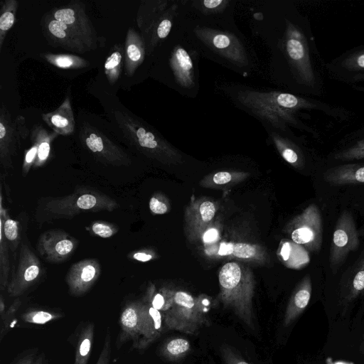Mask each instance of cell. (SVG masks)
I'll return each mask as SVG.
<instances>
[{"label":"cell","mask_w":364,"mask_h":364,"mask_svg":"<svg viewBox=\"0 0 364 364\" xmlns=\"http://www.w3.org/2000/svg\"><path fill=\"white\" fill-rule=\"evenodd\" d=\"M252 11L250 29L268 49L270 80L295 95H322L326 63L308 17L290 0L262 1Z\"/></svg>","instance_id":"6da1fadb"},{"label":"cell","mask_w":364,"mask_h":364,"mask_svg":"<svg viewBox=\"0 0 364 364\" xmlns=\"http://www.w3.org/2000/svg\"><path fill=\"white\" fill-rule=\"evenodd\" d=\"M218 90L237 108L255 117L265 130L296 134L294 129L320 136V132L304 122L310 114H325L342 122L349 112L316 98L287 91L260 89L237 82H221Z\"/></svg>","instance_id":"7a4b0ae2"},{"label":"cell","mask_w":364,"mask_h":364,"mask_svg":"<svg viewBox=\"0 0 364 364\" xmlns=\"http://www.w3.org/2000/svg\"><path fill=\"white\" fill-rule=\"evenodd\" d=\"M180 26L200 57L246 77L259 68L255 51L236 25L198 21L183 11Z\"/></svg>","instance_id":"3957f363"},{"label":"cell","mask_w":364,"mask_h":364,"mask_svg":"<svg viewBox=\"0 0 364 364\" xmlns=\"http://www.w3.org/2000/svg\"><path fill=\"white\" fill-rule=\"evenodd\" d=\"M166 40L168 85L182 96L196 97L200 90L199 53L186 36L180 23Z\"/></svg>","instance_id":"277c9868"},{"label":"cell","mask_w":364,"mask_h":364,"mask_svg":"<svg viewBox=\"0 0 364 364\" xmlns=\"http://www.w3.org/2000/svg\"><path fill=\"white\" fill-rule=\"evenodd\" d=\"M220 299L225 308L231 309L249 328L255 330L252 299L253 287L243 278L236 262L224 264L219 272Z\"/></svg>","instance_id":"5b68a950"},{"label":"cell","mask_w":364,"mask_h":364,"mask_svg":"<svg viewBox=\"0 0 364 364\" xmlns=\"http://www.w3.org/2000/svg\"><path fill=\"white\" fill-rule=\"evenodd\" d=\"M209 304L208 299H196L182 291L175 292L171 309L164 314L166 330L197 333L201 328L210 324L208 316Z\"/></svg>","instance_id":"8992f818"},{"label":"cell","mask_w":364,"mask_h":364,"mask_svg":"<svg viewBox=\"0 0 364 364\" xmlns=\"http://www.w3.org/2000/svg\"><path fill=\"white\" fill-rule=\"evenodd\" d=\"M119 206L115 200L92 189H79L60 198H53L46 204V210L57 215L73 216L87 212L113 211Z\"/></svg>","instance_id":"52a82bcc"},{"label":"cell","mask_w":364,"mask_h":364,"mask_svg":"<svg viewBox=\"0 0 364 364\" xmlns=\"http://www.w3.org/2000/svg\"><path fill=\"white\" fill-rule=\"evenodd\" d=\"M360 245L358 230L352 214L345 210L339 215L333 233L329 252V265L336 273L348 255Z\"/></svg>","instance_id":"ba28073f"},{"label":"cell","mask_w":364,"mask_h":364,"mask_svg":"<svg viewBox=\"0 0 364 364\" xmlns=\"http://www.w3.org/2000/svg\"><path fill=\"white\" fill-rule=\"evenodd\" d=\"M236 0H181L185 16L200 21L220 25H236Z\"/></svg>","instance_id":"9c48e42d"},{"label":"cell","mask_w":364,"mask_h":364,"mask_svg":"<svg viewBox=\"0 0 364 364\" xmlns=\"http://www.w3.org/2000/svg\"><path fill=\"white\" fill-rule=\"evenodd\" d=\"M291 237L309 250L318 252L323 241V223L321 212L315 204L309 205L294 220Z\"/></svg>","instance_id":"30bf717a"},{"label":"cell","mask_w":364,"mask_h":364,"mask_svg":"<svg viewBox=\"0 0 364 364\" xmlns=\"http://www.w3.org/2000/svg\"><path fill=\"white\" fill-rule=\"evenodd\" d=\"M41 264L25 243H21L18 264L14 269L7 287L10 296L18 297L34 284L41 277Z\"/></svg>","instance_id":"8fae6325"},{"label":"cell","mask_w":364,"mask_h":364,"mask_svg":"<svg viewBox=\"0 0 364 364\" xmlns=\"http://www.w3.org/2000/svg\"><path fill=\"white\" fill-rule=\"evenodd\" d=\"M76 246L75 239L64 230H50L39 237L37 250L45 260L56 263L67 259Z\"/></svg>","instance_id":"7c38bea8"},{"label":"cell","mask_w":364,"mask_h":364,"mask_svg":"<svg viewBox=\"0 0 364 364\" xmlns=\"http://www.w3.org/2000/svg\"><path fill=\"white\" fill-rule=\"evenodd\" d=\"M100 274V265L95 259H85L74 263L66 276L69 292L74 296L87 293Z\"/></svg>","instance_id":"4fadbf2b"},{"label":"cell","mask_w":364,"mask_h":364,"mask_svg":"<svg viewBox=\"0 0 364 364\" xmlns=\"http://www.w3.org/2000/svg\"><path fill=\"white\" fill-rule=\"evenodd\" d=\"M325 67L331 77L347 83L353 77L364 73V46L345 52L326 63Z\"/></svg>","instance_id":"5bb4252c"},{"label":"cell","mask_w":364,"mask_h":364,"mask_svg":"<svg viewBox=\"0 0 364 364\" xmlns=\"http://www.w3.org/2000/svg\"><path fill=\"white\" fill-rule=\"evenodd\" d=\"M164 314L143 301L141 309L139 337L132 344L134 348L143 350L159 338L164 331Z\"/></svg>","instance_id":"9a60e30c"},{"label":"cell","mask_w":364,"mask_h":364,"mask_svg":"<svg viewBox=\"0 0 364 364\" xmlns=\"http://www.w3.org/2000/svg\"><path fill=\"white\" fill-rule=\"evenodd\" d=\"M136 141L143 151L160 161H176L181 155L156 131L138 127L135 131Z\"/></svg>","instance_id":"2e32d148"},{"label":"cell","mask_w":364,"mask_h":364,"mask_svg":"<svg viewBox=\"0 0 364 364\" xmlns=\"http://www.w3.org/2000/svg\"><path fill=\"white\" fill-rule=\"evenodd\" d=\"M364 291V251L343 273L340 282V301L348 304Z\"/></svg>","instance_id":"e0dca14e"},{"label":"cell","mask_w":364,"mask_h":364,"mask_svg":"<svg viewBox=\"0 0 364 364\" xmlns=\"http://www.w3.org/2000/svg\"><path fill=\"white\" fill-rule=\"evenodd\" d=\"M141 301H132L123 307L119 317V333L117 338L119 348L128 341L134 343L139 337Z\"/></svg>","instance_id":"ac0fdd59"},{"label":"cell","mask_w":364,"mask_h":364,"mask_svg":"<svg viewBox=\"0 0 364 364\" xmlns=\"http://www.w3.org/2000/svg\"><path fill=\"white\" fill-rule=\"evenodd\" d=\"M323 179L333 186L364 183V163H348L328 168Z\"/></svg>","instance_id":"d6986e66"},{"label":"cell","mask_w":364,"mask_h":364,"mask_svg":"<svg viewBox=\"0 0 364 364\" xmlns=\"http://www.w3.org/2000/svg\"><path fill=\"white\" fill-rule=\"evenodd\" d=\"M330 158L338 162L364 159V126L348 133Z\"/></svg>","instance_id":"ffe728a7"},{"label":"cell","mask_w":364,"mask_h":364,"mask_svg":"<svg viewBox=\"0 0 364 364\" xmlns=\"http://www.w3.org/2000/svg\"><path fill=\"white\" fill-rule=\"evenodd\" d=\"M312 291L311 280L306 275L297 286L287 306L284 316V326H289L308 306Z\"/></svg>","instance_id":"44dd1931"},{"label":"cell","mask_w":364,"mask_h":364,"mask_svg":"<svg viewBox=\"0 0 364 364\" xmlns=\"http://www.w3.org/2000/svg\"><path fill=\"white\" fill-rule=\"evenodd\" d=\"M95 324L82 321L75 333V358L73 364H87L92 348Z\"/></svg>","instance_id":"7402d4cb"},{"label":"cell","mask_w":364,"mask_h":364,"mask_svg":"<svg viewBox=\"0 0 364 364\" xmlns=\"http://www.w3.org/2000/svg\"><path fill=\"white\" fill-rule=\"evenodd\" d=\"M87 148L105 161L114 165H126L129 163L127 156L113 146H108L103 139L95 133H91L85 140Z\"/></svg>","instance_id":"603a6c76"},{"label":"cell","mask_w":364,"mask_h":364,"mask_svg":"<svg viewBox=\"0 0 364 364\" xmlns=\"http://www.w3.org/2000/svg\"><path fill=\"white\" fill-rule=\"evenodd\" d=\"M189 341L181 337L166 341L161 346L160 355L170 361H176L184 358L191 350Z\"/></svg>","instance_id":"cb8c5ba5"},{"label":"cell","mask_w":364,"mask_h":364,"mask_svg":"<svg viewBox=\"0 0 364 364\" xmlns=\"http://www.w3.org/2000/svg\"><path fill=\"white\" fill-rule=\"evenodd\" d=\"M64 315L61 312L41 309H31L21 314V320L29 324L43 325L60 319Z\"/></svg>","instance_id":"d4e9b609"},{"label":"cell","mask_w":364,"mask_h":364,"mask_svg":"<svg viewBox=\"0 0 364 364\" xmlns=\"http://www.w3.org/2000/svg\"><path fill=\"white\" fill-rule=\"evenodd\" d=\"M173 292L169 290L154 292L152 289H150L146 293L144 301L164 314L171 309L173 302Z\"/></svg>","instance_id":"484cf974"},{"label":"cell","mask_w":364,"mask_h":364,"mask_svg":"<svg viewBox=\"0 0 364 364\" xmlns=\"http://www.w3.org/2000/svg\"><path fill=\"white\" fill-rule=\"evenodd\" d=\"M5 220L1 217V230L2 231L7 243H10V248L14 251L20 240L18 223L5 214Z\"/></svg>","instance_id":"4316f807"},{"label":"cell","mask_w":364,"mask_h":364,"mask_svg":"<svg viewBox=\"0 0 364 364\" xmlns=\"http://www.w3.org/2000/svg\"><path fill=\"white\" fill-rule=\"evenodd\" d=\"M8 243L1 230V245H0V287L4 291L7 289L9 284V273L10 264L9 259Z\"/></svg>","instance_id":"83f0119b"},{"label":"cell","mask_w":364,"mask_h":364,"mask_svg":"<svg viewBox=\"0 0 364 364\" xmlns=\"http://www.w3.org/2000/svg\"><path fill=\"white\" fill-rule=\"evenodd\" d=\"M21 305V300L17 297L11 305L6 310L0 314V341H2L4 337L9 332L11 323L16 317V314Z\"/></svg>","instance_id":"f1b7e54d"},{"label":"cell","mask_w":364,"mask_h":364,"mask_svg":"<svg viewBox=\"0 0 364 364\" xmlns=\"http://www.w3.org/2000/svg\"><path fill=\"white\" fill-rule=\"evenodd\" d=\"M87 229L94 235L102 238L110 237L118 231V228L114 224L103 221L93 222Z\"/></svg>","instance_id":"f546056e"},{"label":"cell","mask_w":364,"mask_h":364,"mask_svg":"<svg viewBox=\"0 0 364 364\" xmlns=\"http://www.w3.org/2000/svg\"><path fill=\"white\" fill-rule=\"evenodd\" d=\"M220 353L224 364H251L227 344L221 346Z\"/></svg>","instance_id":"4dcf8cb0"},{"label":"cell","mask_w":364,"mask_h":364,"mask_svg":"<svg viewBox=\"0 0 364 364\" xmlns=\"http://www.w3.org/2000/svg\"><path fill=\"white\" fill-rule=\"evenodd\" d=\"M111 333L109 328H107L105 333L104 343L95 364H109L112 353Z\"/></svg>","instance_id":"1f68e13d"},{"label":"cell","mask_w":364,"mask_h":364,"mask_svg":"<svg viewBox=\"0 0 364 364\" xmlns=\"http://www.w3.org/2000/svg\"><path fill=\"white\" fill-rule=\"evenodd\" d=\"M255 247L251 245L246 243L234 244L232 254L238 258H250L255 256Z\"/></svg>","instance_id":"d6a6232c"},{"label":"cell","mask_w":364,"mask_h":364,"mask_svg":"<svg viewBox=\"0 0 364 364\" xmlns=\"http://www.w3.org/2000/svg\"><path fill=\"white\" fill-rule=\"evenodd\" d=\"M55 20L66 25H72L75 21V12L71 9H62L55 13Z\"/></svg>","instance_id":"836d02e7"},{"label":"cell","mask_w":364,"mask_h":364,"mask_svg":"<svg viewBox=\"0 0 364 364\" xmlns=\"http://www.w3.org/2000/svg\"><path fill=\"white\" fill-rule=\"evenodd\" d=\"M199 211L202 220L205 223H208L213 218L215 213V208L212 202L208 200L204 201L200 205Z\"/></svg>","instance_id":"e575fe53"},{"label":"cell","mask_w":364,"mask_h":364,"mask_svg":"<svg viewBox=\"0 0 364 364\" xmlns=\"http://www.w3.org/2000/svg\"><path fill=\"white\" fill-rule=\"evenodd\" d=\"M48 29L56 38H64L67 34L68 25L55 19L49 23Z\"/></svg>","instance_id":"d590c367"},{"label":"cell","mask_w":364,"mask_h":364,"mask_svg":"<svg viewBox=\"0 0 364 364\" xmlns=\"http://www.w3.org/2000/svg\"><path fill=\"white\" fill-rule=\"evenodd\" d=\"M149 208L154 214H164L168 211L166 204L156 196L151 198L149 200Z\"/></svg>","instance_id":"8d00e7d4"},{"label":"cell","mask_w":364,"mask_h":364,"mask_svg":"<svg viewBox=\"0 0 364 364\" xmlns=\"http://www.w3.org/2000/svg\"><path fill=\"white\" fill-rule=\"evenodd\" d=\"M50 153V145L47 141L42 142L38 147L37 157L38 159L35 163V166H39L48 158Z\"/></svg>","instance_id":"74e56055"},{"label":"cell","mask_w":364,"mask_h":364,"mask_svg":"<svg viewBox=\"0 0 364 364\" xmlns=\"http://www.w3.org/2000/svg\"><path fill=\"white\" fill-rule=\"evenodd\" d=\"M37 349H31L23 353L14 364H34L38 356Z\"/></svg>","instance_id":"f35d334b"},{"label":"cell","mask_w":364,"mask_h":364,"mask_svg":"<svg viewBox=\"0 0 364 364\" xmlns=\"http://www.w3.org/2000/svg\"><path fill=\"white\" fill-rule=\"evenodd\" d=\"M14 16L13 13L6 11L1 14L0 17V28L6 31L9 30L14 24Z\"/></svg>","instance_id":"ab89813d"},{"label":"cell","mask_w":364,"mask_h":364,"mask_svg":"<svg viewBox=\"0 0 364 364\" xmlns=\"http://www.w3.org/2000/svg\"><path fill=\"white\" fill-rule=\"evenodd\" d=\"M347 84L351 85L353 89L364 92V73L353 77Z\"/></svg>","instance_id":"60d3db41"},{"label":"cell","mask_w":364,"mask_h":364,"mask_svg":"<svg viewBox=\"0 0 364 364\" xmlns=\"http://www.w3.org/2000/svg\"><path fill=\"white\" fill-rule=\"evenodd\" d=\"M121 59H122L121 53L117 51L114 52L113 53L111 54V55H109V57L107 58V59L105 63V68L107 70H110V69L115 68L116 66H117L119 64Z\"/></svg>","instance_id":"b9f144b4"},{"label":"cell","mask_w":364,"mask_h":364,"mask_svg":"<svg viewBox=\"0 0 364 364\" xmlns=\"http://www.w3.org/2000/svg\"><path fill=\"white\" fill-rule=\"evenodd\" d=\"M232 179V175L226 171H220L213 176V181L218 185H223L229 183Z\"/></svg>","instance_id":"7bdbcfd3"},{"label":"cell","mask_w":364,"mask_h":364,"mask_svg":"<svg viewBox=\"0 0 364 364\" xmlns=\"http://www.w3.org/2000/svg\"><path fill=\"white\" fill-rule=\"evenodd\" d=\"M38 152V147L33 146L26 154L25 164L23 165V173H26L29 169L30 164L33 162Z\"/></svg>","instance_id":"ee69618b"},{"label":"cell","mask_w":364,"mask_h":364,"mask_svg":"<svg viewBox=\"0 0 364 364\" xmlns=\"http://www.w3.org/2000/svg\"><path fill=\"white\" fill-rule=\"evenodd\" d=\"M130 257L132 259L144 262L152 259L153 255L151 253L147 252L146 251L139 250L130 253Z\"/></svg>","instance_id":"f6af8a7d"},{"label":"cell","mask_w":364,"mask_h":364,"mask_svg":"<svg viewBox=\"0 0 364 364\" xmlns=\"http://www.w3.org/2000/svg\"><path fill=\"white\" fill-rule=\"evenodd\" d=\"M127 52L128 57L132 61H138L141 58V51L139 48L134 44L128 46Z\"/></svg>","instance_id":"bcb514c9"},{"label":"cell","mask_w":364,"mask_h":364,"mask_svg":"<svg viewBox=\"0 0 364 364\" xmlns=\"http://www.w3.org/2000/svg\"><path fill=\"white\" fill-rule=\"evenodd\" d=\"M218 237V232L216 229L210 228L203 235V240L205 243H210L215 241Z\"/></svg>","instance_id":"7dc6e473"},{"label":"cell","mask_w":364,"mask_h":364,"mask_svg":"<svg viewBox=\"0 0 364 364\" xmlns=\"http://www.w3.org/2000/svg\"><path fill=\"white\" fill-rule=\"evenodd\" d=\"M52 123L60 128H63L66 127L68 124V121L66 118L63 117L61 115L55 114L51 117Z\"/></svg>","instance_id":"c3c4849f"},{"label":"cell","mask_w":364,"mask_h":364,"mask_svg":"<svg viewBox=\"0 0 364 364\" xmlns=\"http://www.w3.org/2000/svg\"><path fill=\"white\" fill-rule=\"evenodd\" d=\"M234 244L222 242L220 245L218 254L220 255H228L233 252Z\"/></svg>","instance_id":"681fc988"},{"label":"cell","mask_w":364,"mask_h":364,"mask_svg":"<svg viewBox=\"0 0 364 364\" xmlns=\"http://www.w3.org/2000/svg\"><path fill=\"white\" fill-rule=\"evenodd\" d=\"M55 63L57 65L61 68H68L73 63V60L67 56H60L57 58Z\"/></svg>","instance_id":"f907efd6"},{"label":"cell","mask_w":364,"mask_h":364,"mask_svg":"<svg viewBox=\"0 0 364 364\" xmlns=\"http://www.w3.org/2000/svg\"><path fill=\"white\" fill-rule=\"evenodd\" d=\"M290 252H291V246H290L289 243L285 242L282 245V250H281V255L282 256V257L284 260H287L289 259V255H290Z\"/></svg>","instance_id":"816d5d0a"},{"label":"cell","mask_w":364,"mask_h":364,"mask_svg":"<svg viewBox=\"0 0 364 364\" xmlns=\"http://www.w3.org/2000/svg\"><path fill=\"white\" fill-rule=\"evenodd\" d=\"M34 364H48L47 359L44 353L38 354Z\"/></svg>","instance_id":"f5cc1de1"},{"label":"cell","mask_w":364,"mask_h":364,"mask_svg":"<svg viewBox=\"0 0 364 364\" xmlns=\"http://www.w3.org/2000/svg\"><path fill=\"white\" fill-rule=\"evenodd\" d=\"M6 128L4 127V125L1 123L0 124V138L2 139L5 135H6Z\"/></svg>","instance_id":"db71d44e"},{"label":"cell","mask_w":364,"mask_h":364,"mask_svg":"<svg viewBox=\"0 0 364 364\" xmlns=\"http://www.w3.org/2000/svg\"><path fill=\"white\" fill-rule=\"evenodd\" d=\"M333 364H352V363H345V362H338V363H335Z\"/></svg>","instance_id":"11a10c76"}]
</instances>
